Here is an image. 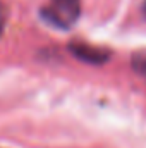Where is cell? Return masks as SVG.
Instances as JSON below:
<instances>
[{
    "label": "cell",
    "instance_id": "6da1fadb",
    "mask_svg": "<svg viewBox=\"0 0 146 148\" xmlns=\"http://www.w3.org/2000/svg\"><path fill=\"white\" fill-rule=\"evenodd\" d=\"M40 14L50 26L57 29H69L79 19L81 0H48Z\"/></svg>",
    "mask_w": 146,
    "mask_h": 148
},
{
    "label": "cell",
    "instance_id": "7a4b0ae2",
    "mask_svg": "<svg viewBox=\"0 0 146 148\" xmlns=\"http://www.w3.org/2000/svg\"><path fill=\"white\" fill-rule=\"evenodd\" d=\"M69 52L72 53L76 59H79L84 64H91V66H102L110 60V50L102 48V47H95V45H88L83 41H72L69 43Z\"/></svg>",
    "mask_w": 146,
    "mask_h": 148
},
{
    "label": "cell",
    "instance_id": "3957f363",
    "mask_svg": "<svg viewBox=\"0 0 146 148\" xmlns=\"http://www.w3.org/2000/svg\"><path fill=\"white\" fill-rule=\"evenodd\" d=\"M131 67H132V71L138 74L139 77H143L146 81V48L145 50H138V52L132 53Z\"/></svg>",
    "mask_w": 146,
    "mask_h": 148
},
{
    "label": "cell",
    "instance_id": "277c9868",
    "mask_svg": "<svg viewBox=\"0 0 146 148\" xmlns=\"http://www.w3.org/2000/svg\"><path fill=\"white\" fill-rule=\"evenodd\" d=\"M5 19H7V10H5V5L0 2V36L3 33V28H5Z\"/></svg>",
    "mask_w": 146,
    "mask_h": 148
},
{
    "label": "cell",
    "instance_id": "5b68a950",
    "mask_svg": "<svg viewBox=\"0 0 146 148\" xmlns=\"http://www.w3.org/2000/svg\"><path fill=\"white\" fill-rule=\"evenodd\" d=\"M143 14H145V17H146V0L143 2Z\"/></svg>",
    "mask_w": 146,
    "mask_h": 148
}]
</instances>
